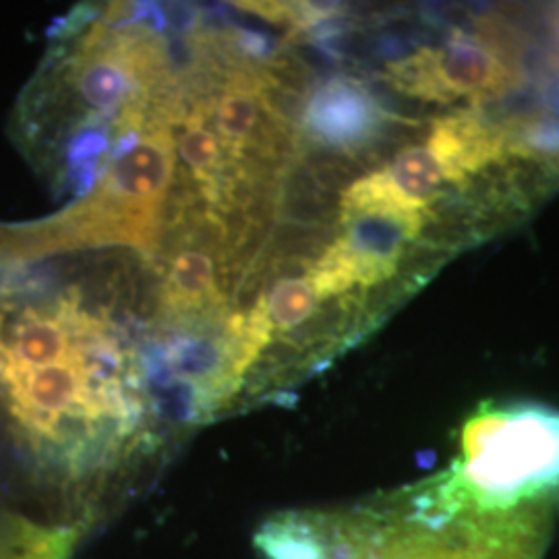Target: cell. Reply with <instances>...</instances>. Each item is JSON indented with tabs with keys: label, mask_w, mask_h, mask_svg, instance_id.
Segmentation results:
<instances>
[{
	"label": "cell",
	"mask_w": 559,
	"mask_h": 559,
	"mask_svg": "<svg viewBox=\"0 0 559 559\" xmlns=\"http://www.w3.org/2000/svg\"><path fill=\"white\" fill-rule=\"evenodd\" d=\"M318 293L309 278H282L272 286L263 309L272 330L293 332L318 309Z\"/></svg>",
	"instance_id": "cell-12"
},
{
	"label": "cell",
	"mask_w": 559,
	"mask_h": 559,
	"mask_svg": "<svg viewBox=\"0 0 559 559\" xmlns=\"http://www.w3.org/2000/svg\"><path fill=\"white\" fill-rule=\"evenodd\" d=\"M210 108L195 106L191 112L180 117L179 154L185 164L193 170L195 179L205 191V195L212 201L222 198V191L226 193L233 185V180L239 177V173L228 170V164L224 162L218 135L207 127Z\"/></svg>",
	"instance_id": "cell-10"
},
{
	"label": "cell",
	"mask_w": 559,
	"mask_h": 559,
	"mask_svg": "<svg viewBox=\"0 0 559 559\" xmlns=\"http://www.w3.org/2000/svg\"><path fill=\"white\" fill-rule=\"evenodd\" d=\"M556 508H487L438 477L359 506L278 514L258 549L265 559H540Z\"/></svg>",
	"instance_id": "cell-1"
},
{
	"label": "cell",
	"mask_w": 559,
	"mask_h": 559,
	"mask_svg": "<svg viewBox=\"0 0 559 559\" xmlns=\"http://www.w3.org/2000/svg\"><path fill=\"white\" fill-rule=\"evenodd\" d=\"M261 78L255 73H233L222 87L221 96L212 102L210 117L214 119L222 150L233 162H240L249 150L274 147L261 129Z\"/></svg>",
	"instance_id": "cell-7"
},
{
	"label": "cell",
	"mask_w": 559,
	"mask_h": 559,
	"mask_svg": "<svg viewBox=\"0 0 559 559\" xmlns=\"http://www.w3.org/2000/svg\"><path fill=\"white\" fill-rule=\"evenodd\" d=\"M487 508L559 501V411L540 404L483 406L464 423L460 459L441 475Z\"/></svg>",
	"instance_id": "cell-2"
},
{
	"label": "cell",
	"mask_w": 559,
	"mask_h": 559,
	"mask_svg": "<svg viewBox=\"0 0 559 559\" xmlns=\"http://www.w3.org/2000/svg\"><path fill=\"white\" fill-rule=\"evenodd\" d=\"M427 150L440 162L448 182H464L508 154L506 129L475 112H454L431 129Z\"/></svg>",
	"instance_id": "cell-6"
},
{
	"label": "cell",
	"mask_w": 559,
	"mask_h": 559,
	"mask_svg": "<svg viewBox=\"0 0 559 559\" xmlns=\"http://www.w3.org/2000/svg\"><path fill=\"white\" fill-rule=\"evenodd\" d=\"M164 290L166 307L175 316L210 311L224 302L214 255L201 247H180L170 258Z\"/></svg>",
	"instance_id": "cell-9"
},
{
	"label": "cell",
	"mask_w": 559,
	"mask_h": 559,
	"mask_svg": "<svg viewBox=\"0 0 559 559\" xmlns=\"http://www.w3.org/2000/svg\"><path fill=\"white\" fill-rule=\"evenodd\" d=\"M85 526L36 520L0 506V559H71Z\"/></svg>",
	"instance_id": "cell-8"
},
{
	"label": "cell",
	"mask_w": 559,
	"mask_h": 559,
	"mask_svg": "<svg viewBox=\"0 0 559 559\" xmlns=\"http://www.w3.org/2000/svg\"><path fill=\"white\" fill-rule=\"evenodd\" d=\"M385 173L400 193L420 210H427L433 201L440 200L443 185L448 182L440 162L433 158L427 145H408L400 150Z\"/></svg>",
	"instance_id": "cell-11"
},
{
	"label": "cell",
	"mask_w": 559,
	"mask_h": 559,
	"mask_svg": "<svg viewBox=\"0 0 559 559\" xmlns=\"http://www.w3.org/2000/svg\"><path fill=\"white\" fill-rule=\"evenodd\" d=\"M307 138L323 147L359 152L380 138L385 112L373 92L348 78H332L307 98L302 108Z\"/></svg>",
	"instance_id": "cell-5"
},
{
	"label": "cell",
	"mask_w": 559,
	"mask_h": 559,
	"mask_svg": "<svg viewBox=\"0 0 559 559\" xmlns=\"http://www.w3.org/2000/svg\"><path fill=\"white\" fill-rule=\"evenodd\" d=\"M175 177V140L166 120L143 129L138 143L110 158L96 191L55 226H44L46 251L94 242H131L154 249L160 210Z\"/></svg>",
	"instance_id": "cell-3"
},
{
	"label": "cell",
	"mask_w": 559,
	"mask_h": 559,
	"mask_svg": "<svg viewBox=\"0 0 559 559\" xmlns=\"http://www.w3.org/2000/svg\"><path fill=\"white\" fill-rule=\"evenodd\" d=\"M230 44L235 46V50L245 59H267V57L274 55V44L267 40L265 36L258 34V32L237 29L233 34V38H230Z\"/></svg>",
	"instance_id": "cell-13"
},
{
	"label": "cell",
	"mask_w": 559,
	"mask_h": 559,
	"mask_svg": "<svg viewBox=\"0 0 559 559\" xmlns=\"http://www.w3.org/2000/svg\"><path fill=\"white\" fill-rule=\"evenodd\" d=\"M500 25H483L479 36L456 32L440 48H423L408 59L390 64V83L413 98L450 102L460 98H493L519 81L516 44Z\"/></svg>",
	"instance_id": "cell-4"
}]
</instances>
